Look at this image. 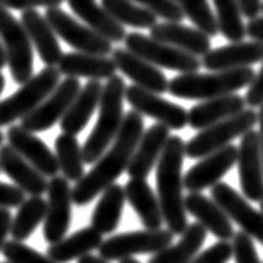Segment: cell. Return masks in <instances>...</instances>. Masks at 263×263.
Instances as JSON below:
<instances>
[{"label": "cell", "mask_w": 263, "mask_h": 263, "mask_svg": "<svg viewBox=\"0 0 263 263\" xmlns=\"http://www.w3.org/2000/svg\"><path fill=\"white\" fill-rule=\"evenodd\" d=\"M143 134V117L139 111L132 110L125 113L122 128L106 148L105 154L93 164V169L86 172L71 189V197L78 206L89 204L95 197L115 184L123 172H127L132 155Z\"/></svg>", "instance_id": "cell-1"}, {"label": "cell", "mask_w": 263, "mask_h": 263, "mask_svg": "<svg viewBox=\"0 0 263 263\" xmlns=\"http://www.w3.org/2000/svg\"><path fill=\"white\" fill-rule=\"evenodd\" d=\"M186 157V142L179 135L169 137L162 155L157 162L155 182H157V197L162 209L164 223L167 230L176 235H182L187 223V211L184 204V176L182 164Z\"/></svg>", "instance_id": "cell-2"}, {"label": "cell", "mask_w": 263, "mask_h": 263, "mask_svg": "<svg viewBox=\"0 0 263 263\" xmlns=\"http://www.w3.org/2000/svg\"><path fill=\"white\" fill-rule=\"evenodd\" d=\"M127 85L122 76H111L101 91L98 105V120L91 134L83 145V160L85 164H95L111 145L123 123V100Z\"/></svg>", "instance_id": "cell-3"}, {"label": "cell", "mask_w": 263, "mask_h": 263, "mask_svg": "<svg viewBox=\"0 0 263 263\" xmlns=\"http://www.w3.org/2000/svg\"><path fill=\"white\" fill-rule=\"evenodd\" d=\"M253 78L255 71L252 68L214 71V73L209 74L182 73L169 80L167 91L176 98L204 101L236 93L238 89L250 86Z\"/></svg>", "instance_id": "cell-4"}, {"label": "cell", "mask_w": 263, "mask_h": 263, "mask_svg": "<svg viewBox=\"0 0 263 263\" xmlns=\"http://www.w3.org/2000/svg\"><path fill=\"white\" fill-rule=\"evenodd\" d=\"M61 81V73L56 66H46L31 80L26 81L9 98L0 101V127H7L15 120H22L34 108L54 91Z\"/></svg>", "instance_id": "cell-5"}, {"label": "cell", "mask_w": 263, "mask_h": 263, "mask_svg": "<svg viewBox=\"0 0 263 263\" xmlns=\"http://www.w3.org/2000/svg\"><path fill=\"white\" fill-rule=\"evenodd\" d=\"M0 43L4 46L10 76L17 85H24L34 76V47L24 26L0 5Z\"/></svg>", "instance_id": "cell-6"}, {"label": "cell", "mask_w": 263, "mask_h": 263, "mask_svg": "<svg viewBox=\"0 0 263 263\" xmlns=\"http://www.w3.org/2000/svg\"><path fill=\"white\" fill-rule=\"evenodd\" d=\"M256 122H258V113L253 108H245L235 117L199 130V134H196L186 143V157L202 159L230 145L235 139L243 137L248 130H252Z\"/></svg>", "instance_id": "cell-7"}, {"label": "cell", "mask_w": 263, "mask_h": 263, "mask_svg": "<svg viewBox=\"0 0 263 263\" xmlns=\"http://www.w3.org/2000/svg\"><path fill=\"white\" fill-rule=\"evenodd\" d=\"M125 49L140 56L157 68H165L177 73H197L201 68V59L189 52H184L174 46H169L160 41L152 39L151 35H143L139 32L127 34L123 39Z\"/></svg>", "instance_id": "cell-8"}, {"label": "cell", "mask_w": 263, "mask_h": 263, "mask_svg": "<svg viewBox=\"0 0 263 263\" xmlns=\"http://www.w3.org/2000/svg\"><path fill=\"white\" fill-rule=\"evenodd\" d=\"M172 240H174V233L164 228L128 231L103 240L98 252L101 258L106 261H122L135 255H154L172 245Z\"/></svg>", "instance_id": "cell-9"}, {"label": "cell", "mask_w": 263, "mask_h": 263, "mask_svg": "<svg viewBox=\"0 0 263 263\" xmlns=\"http://www.w3.org/2000/svg\"><path fill=\"white\" fill-rule=\"evenodd\" d=\"M46 21L49 22L52 31L56 32L59 39H63L66 44L71 46L78 52L95 56H108L111 54L113 46L108 39L101 37L93 29H89L85 24L78 22L74 17H71L68 12L59 7L46 9Z\"/></svg>", "instance_id": "cell-10"}, {"label": "cell", "mask_w": 263, "mask_h": 263, "mask_svg": "<svg viewBox=\"0 0 263 263\" xmlns=\"http://www.w3.org/2000/svg\"><path fill=\"white\" fill-rule=\"evenodd\" d=\"M80 89L81 83L76 78H66V80L59 81L54 91L37 108H34L29 115L22 118L21 127L32 132V134H39V132L52 128L58 122H61V118L66 115L69 105L73 103Z\"/></svg>", "instance_id": "cell-11"}, {"label": "cell", "mask_w": 263, "mask_h": 263, "mask_svg": "<svg viewBox=\"0 0 263 263\" xmlns=\"http://www.w3.org/2000/svg\"><path fill=\"white\" fill-rule=\"evenodd\" d=\"M211 199L228 214V218L241 228L243 233L263 245V211L250 206L248 199L224 182L211 187Z\"/></svg>", "instance_id": "cell-12"}, {"label": "cell", "mask_w": 263, "mask_h": 263, "mask_svg": "<svg viewBox=\"0 0 263 263\" xmlns=\"http://www.w3.org/2000/svg\"><path fill=\"white\" fill-rule=\"evenodd\" d=\"M47 208L44 216V240L47 243H58L68 236V230L71 226V187L68 179L63 176L51 177L47 184Z\"/></svg>", "instance_id": "cell-13"}, {"label": "cell", "mask_w": 263, "mask_h": 263, "mask_svg": "<svg viewBox=\"0 0 263 263\" xmlns=\"http://www.w3.org/2000/svg\"><path fill=\"white\" fill-rule=\"evenodd\" d=\"M236 165L243 197L248 201L260 202L263 199V160L260 151V135L256 130H248L241 137Z\"/></svg>", "instance_id": "cell-14"}, {"label": "cell", "mask_w": 263, "mask_h": 263, "mask_svg": "<svg viewBox=\"0 0 263 263\" xmlns=\"http://www.w3.org/2000/svg\"><path fill=\"white\" fill-rule=\"evenodd\" d=\"M125 100L142 117H151L157 120V123L165 125L169 130H182L187 125L186 108L162 98L157 93H151L147 89L132 85L125 89Z\"/></svg>", "instance_id": "cell-15"}, {"label": "cell", "mask_w": 263, "mask_h": 263, "mask_svg": "<svg viewBox=\"0 0 263 263\" xmlns=\"http://www.w3.org/2000/svg\"><path fill=\"white\" fill-rule=\"evenodd\" d=\"M236 157L238 147L231 143L202 157L184 174V187L189 193H202L204 189L213 187L235 167Z\"/></svg>", "instance_id": "cell-16"}, {"label": "cell", "mask_w": 263, "mask_h": 263, "mask_svg": "<svg viewBox=\"0 0 263 263\" xmlns=\"http://www.w3.org/2000/svg\"><path fill=\"white\" fill-rule=\"evenodd\" d=\"M7 139L9 145L14 148L17 154H21L24 159L31 164L34 169H37L41 174L46 177H54L58 176L59 167L54 152L46 145L37 135L32 134L26 128H22L21 125H12L7 130Z\"/></svg>", "instance_id": "cell-17"}, {"label": "cell", "mask_w": 263, "mask_h": 263, "mask_svg": "<svg viewBox=\"0 0 263 263\" xmlns=\"http://www.w3.org/2000/svg\"><path fill=\"white\" fill-rule=\"evenodd\" d=\"M111 59L117 69H120L122 74L130 78L135 86L157 95L165 93L167 88H169V80L162 71L157 66L142 59L140 56L134 54V52L117 47V49L111 51Z\"/></svg>", "instance_id": "cell-18"}, {"label": "cell", "mask_w": 263, "mask_h": 263, "mask_svg": "<svg viewBox=\"0 0 263 263\" xmlns=\"http://www.w3.org/2000/svg\"><path fill=\"white\" fill-rule=\"evenodd\" d=\"M263 61V43L248 41V43H230L206 52L201 59V66L209 71H226L238 68H250Z\"/></svg>", "instance_id": "cell-19"}, {"label": "cell", "mask_w": 263, "mask_h": 263, "mask_svg": "<svg viewBox=\"0 0 263 263\" xmlns=\"http://www.w3.org/2000/svg\"><path fill=\"white\" fill-rule=\"evenodd\" d=\"M169 137V128L162 123H155L152 127H148L147 132H143L127 167V174L130 176V179L148 177L152 169L157 165Z\"/></svg>", "instance_id": "cell-20"}, {"label": "cell", "mask_w": 263, "mask_h": 263, "mask_svg": "<svg viewBox=\"0 0 263 263\" xmlns=\"http://www.w3.org/2000/svg\"><path fill=\"white\" fill-rule=\"evenodd\" d=\"M0 171L7 174L26 196H43L47 191L49 181L37 169L27 162L21 154H17L9 143L0 145Z\"/></svg>", "instance_id": "cell-21"}, {"label": "cell", "mask_w": 263, "mask_h": 263, "mask_svg": "<svg viewBox=\"0 0 263 263\" xmlns=\"http://www.w3.org/2000/svg\"><path fill=\"white\" fill-rule=\"evenodd\" d=\"M186 211L197 219L202 228L216 236L219 241H230L235 236L233 223L223 209H221L211 197H206L201 193H189L184 197Z\"/></svg>", "instance_id": "cell-22"}, {"label": "cell", "mask_w": 263, "mask_h": 263, "mask_svg": "<svg viewBox=\"0 0 263 263\" xmlns=\"http://www.w3.org/2000/svg\"><path fill=\"white\" fill-rule=\"evenodd\" d=\"M21 24L26 29L32 47L37 51L41 61L46 66H58L64 52L61 49L56 32L52 31V27L46 21V17L41 15V12H37L35 9L24 10Z\"/></svg>", "instance_id": "cell-23"}, {"label": "cell", "mask_w": 263, "mask_h": 263, "mask_svg": "<svg viewBox=\"0 0 263 263\" xmlns=\"http://www.w3.org/2000/svg\"><path fill=\"white\" fill-rule=\"evenodd\" d=\"M151 37L169 46H174L184 52H189L196 58L204 56L211 51V37L201 32L196 27L182 26L181 22H164L155 24L151 29Z\"/></svg>", "instance_id": "cell-24"}, {"label": "cell", "mask_w": 263, "mask_h": 263, "mask_svg": "<svg viewBox=\"0 0 263 263\" xmlns=\"http://www.w3.org/2000/svg\"><path fill=\"white\" fill-rule=\"evenodd\" d=\"M245 98L240 95H224V97L204 100L194 105L187 111V125L194 130L208 128L211 125L231 118L245 110Z\"/></svg>", "instance_id": "cell-25"}, {"label": "cell", "mask_w": 263, "mask_h": 263, "mask_svg": "<svg viewBox=\"0 0 263 263\" xmlns=\"http://www.w3.org/2000/svg\"><path fill=\"white\" fill-rule=\"evenodd\" d=\"M66 78H88V80H110L117 73V66L108 56H95L85 52H64L56 66Z\"/></svg>", "instance_id": "cell-26"}, {"label": "cell", "mask_w": 263, "mask_h": 263, "mask_svg": "<svg viewBox=\"0 0 263 263\" xmlns=\"http://www.w3.org/2000/svg\"><path fill=\"white\" fill-rule=\"evenodd\" d=\"M103 85L98 80H89L85 86L76 95L73 103L69 105L66 115L61 118V130L63 134L78 135L88 125L89 118L93 117L95 110L98 108Z\"/></svg>", "instance_id": "cell-27"}, {"label": "cell", "mask_w": 263, "mask_h": 263, "mask_svg": "<svg viewBox=\"0 0 263 263\" xmlns=\"http://www.w3.org/2000/svg\"><path fill=\"white\" fill-rule=\"evenodd\" d=\"M125 197H127L135 214L139 216L140 223L145 226V230L162 228L164 216L159 197L155 196L145 179H130L125 184Z\"/></svg>", "instance_id": "cell-28"}, {"label": "cell", "mask_w": 263, "mask_h": 263, "mask_svg": "<svg viewBox=\"0 0 263 263\" xmlns=\"http://www.w3.org/2000/svg\"><path fill=\"white\" fill-rule=\"evenodd\" d=\"M69 9L80 17L85 26L93 29L101 37L108 39L110 43H122L125 39V27L118 24L113 17L106 12L97 0H66Z\"/></svg>", "instance_id": "cell-29"}, {"label": "cell", "mask_w": 263, "mask_h": 263, "mask_svg": "<svg viewBox=\"0 0 263 263\" xmlns=\"http://www.w3.org/2000/svg\"><path fill=\"white\" fill-rule=\"evenodd\" d=\"M103 235L98 233L93 226L81 228L74 231L73 235L64 236L58 243H52L47 250V256L56 263H68L73 260H80L81 256L89 255L100 248L103 243Z\"/></svg>", "instance_id": "cell-30"}, {"label": "cell", "mask_w": 263, "mask_h": 263, "mask_svg": "<svg viewBox=\"0 0 263 263\" xmlns=\"http://www.w3.org/2000/svg\"><path fill=\"white\" fill-rule=\"evenodd\" d=\"M125 187L120 184H111L101 193L100 199L95 206V211L91 214V226L101 235H110L118 224H120L123 216V206H125Z\"/></svg>", "instance_id": "cell-31"}, {"label": "cell", "mask_w": 263, "mask_h": 263, "mask_svg": "<svg viewBox=\"0 0 263 263\" xmlns=\"http://www.w3.org/2000/svg\"><path fill=\"white\" fill-rule=\"evenodd\" d=\"M206 235L208 231L199 223H191L181 235V240L154 253L148 263H189L199 253L206 241Z\"/></svg>", "instance_id": "cell-32"}, {"label": "cell", "mask_w": 263, "mask_h": 263, "mask_svg": "<svg viewBox=\"0 0 263 263\" xmlns=\"http://www.w3.org/2000/svg\"><path fill=\"white\" fill-rule=\"evenodd\" d=\"M54 155L58 167L68 182H78L85 176V160H83V148L78 142L76 135L61 134L56 137Z\"/></svg>", "instance_id": "cell-33"}, {"label": "cell", "mask_w": 263, "mask_h": 263, "mask_svg": "<svg viewBox=\"0 0 263 263\" xmlns=\"http://www.w3.org/2000/svg\"><path fill=\"white\" fill-rule=\"evenodd\" d=\"M47 202L41 196H31L19 206L15 218L12 219L10 224V235L12 240L15 241H26L27 238L32 236L35 228L44 223Z\"/></svg>", "instance_id": "cell-34"}, {"label": "cell", "mask_w": 263, "mask_h": 263, "mask_svg": "<svg viewBox=\"0 0 263 263\" xmlns=\"http://www.w3.org/2000/svg\"><path fill=\"white\" fill-rule=\"evenodd\" d=\"M101 7L123 27L152 29L157 24V17L151 10L137 5L132 0H101Z\"/></svg>", "instance_id": "cell-35"}, {"label": "cell", "mask_w": 263, "mask_h": 263, "mask_svg": "<svg viewBox=\"0 0 263 263\" xmlns=\"http://www.w3.org/2000/svg\"><path fill=\"white\" fill-rule=\"evenodd\" d=\"M216 9V21L219 32L230 43H240L247 35V26L243 24V15L236 0H213Z\"/></svg>", "instance_id": "cell-36"}, {"label": "cell", "mask_w": 263, "mask_h": 263, "mask_svg": "<svg viewBox=\"0 0 263 263\" xmlns=\"http://www.w3.org/2000/svg\"><path fill=\"white\" fill-rule=\"evenodd\" d=\"M174 2L184 17H189L196 29L204 32L208 37H214L219 32L216 14L213 12L208 0H174Z\"/></svg>", "instance_id": "cell-37"}, {"label": "cell", "mask_w": 263, "mask_h": 263, "mask_svg": "<svg viewBox=\"0 0 263 263\" xmlns=\"http://www.w3.org/2000/svg\"><path fill=\"white\" fill-rule=\"evenodd\" d=\"M2 253L9 263H56L47 255L39 253L37 250L27 247L24 241H15V240L5 243Z\"/></svg>", "instance_id": "cell-38"}, {"label": "cell", "mask_w": 263, "mask_h": 263, "mask_svg": "<svg viewBox=\"0 0 263 263\" xmlns=\"http://www.w3.org/2000/svg\"><path fill=\"white\" fill-rule=\"evenodd\" d=\"M152 12L155 17H162L165 22H181L184 14L177 7L174 0H132Z\"/></svg>", "instance_id": "cell-39"}, {"label": "cell", "mask_w": 263, "mask_h": 263, "mask_svg": "<svg viewBox=\"0 0 263 263\" xmlns=\"http://www.w3.org/2000/svg\"><path fill=\"white\" fill-rule=\"evenodd\" d=\"M231 248L235 263H261L255 250V243L247 233H235V236L231 238Z\"/></svg>", "instance_id": "cell-40"}, {"label": "cell", "mask_w": 263, "mask_h": 263, "mask_svg": "<svg viewBox=\"0 0 263 263\" xmlns=\"http://www.w3.org/2000/svg\"><path fill=\"white\" fill-rule=\"evenodd\" d=\"M233 256V248L230 241H218L211 245L202 253H197L189 263H228Z\"/></svg>", "instance_id": "cell-41"}, {"label": "cell", "mask_w": 263, "mask_h": 263, "mask_svg": "<svg viewBox=\"0 0 263 263\" xmlns=\"http://www.w3.org/2000/svg\"><path fill=\"white\" fill-rule=\"evenodd\" d=\"M24 201H26V193L22 189L17 187L15 184H7L0 181V208H19Z\"/></svg>", "instance_id": "cell-42"}, {"label": "cell", "mask_w": 263, "mask_h": 263, "mask_svg": "<svg viewBox=\"0 0 263 263\" xmlns=\"http://www.w3.org/2000/svg\"><path fill=\"white\" fill-rule=\"evenodd\" d=\"M64 0H0V5L9 10H32L37 7H59Z\"/></svg>", "instance_id": "cell-43"}, {"label": "cell", "mask_w": 263, "mask_h": 263, "mask_svg": "<svg viewBox=\"0 0 263 263\" xmlns=\"http://www.w3.org/2000/svg\"><path fill=\"white\" fill-rule=\"evenodd\" d=\"M245 103H247L250 108H256V106L263 105V64L258 73L255 74L253 81L250 83L247 97H245Z\"/></svg>", "instance_id": "cell-44"}, {"label": "cell", "mask_w": 263, "mask_h": 263, "mask_svg": "<svg viewBox=\"0 0 263 263\" xmlns=\"http://www.w3.org/2000/svg\"><path fill=\"white\" fill-rule=\"evenodd\" d=\"M10 224H12V214L9 209L0 208V253L7 243V236L10 235Z\"/></svg>", "instance_id": "cell-45"}, {"label": "cell", "mask_w": 263, "mask_h": 263, "mask_svg": "<svg viewBox=\"0 0 263 263\" xmlns=\"http://www.w3.org/2000/svg\"><path fill=\"white\" fill-rule=\"evenodd\" d=\"M236 4L240 7L241 15L247 19H255L261 12V0H236Z\"/></svg>", "instance_id": "cell-46"}, {"label": "cell", "mask_w": 263, "mask_h": 263, "mask_svg": "<svg viewBox=\"0 0 263 263\" xmlns=\"http://www.w3.org/2000/svg\"><path fill=\"white\" fill-rule=\"evenodd\" d=\"M247 35L250 39L263 43V17L250 19V22L247 24Z\"/></svg>", "instance_id": "cell-47"}, {"label": "cell", "mask_w": 263, "mask_h": 263, "mask_svg": "<svg viewBox=\"0 0 263 263\" xmlns=\"http://www.w3.org/2000/svg\"><path fill=\"white\" fill-rule=\"evenodd\" d=\"M78 263H108L106 260H103L101 256H95V255H85V256H81L80 260H78Z\"/></svg>", "instance_id": "cell-48"}, {"label": "cell", "mask_w": 263, "mask_h": 263, "mask_svg": "<svg viewBox=\"0 0 263 263\" xmlns=\"http://www.w3.org/2000/svg\"><path fill=\"white\" fill-rule=\"evenodd\" d=\"M258 125H260V130H258V135H260V151H261V160H263V105L260 106V110H258Z\"/></svg>", "instance_id": "cell-49"}, {"label": "cell", "mask_w": 263, "mask_h": 263, "mask_svg": "<svg viewBox=\"0 0 263 263\" xmlns=\"http://www.w3.org/2000/svg\"><path fill=\"white\" fill-rule=\"evenodd\" d=\"M5 66H7V56H5L4 46H2V43H0V71H2Z\"/></svg>", "instance_id": "cell-50"}, {"label": "cell", "mask_w": 263, "mask_h": 263, "mask_svg": "<svg viewBox=\"0 0 263 263\" xmlns=\"http://www.w3.org/2000/svg\"><path fill=\"white\" fill-rule=\"evenodd\" d=\"M4 89H5V76L2 74V71H0V95L4 93Z\"/></svg>", "instance_id": "cell-51"}, {"label": "cell", "mask_w": 263, "mask_h": 263, "mask_svg": "<svg viewBox=\"0 0 263 263\" xmlns=\"http://www.w3.org/2000/svg\"><path fill=\"white\" fill-rule=\"evenodd\" d=\"M120 263H142V261L135 260V258H125V260H122Z\"/></svg>", "instance_id": "cell-52"}, {"label": "cell", "mask_w": 263, "mask_h": 263, "mask_svg": "<svg viewBox=\"0 0 263 263\" xmlns=\"http://www.w3.org/2000/svg\"><path fill=\"white\" fill-rule=\"evenodd\" d=\"M4 140H5V135L2 134V130H0V145L4 143Z\"/></svg>", "instance_id": "cell-53"}, {"label": "cell", "mask_w": 263, "mask_h": 263, "mask_svg": "<svg viewBox=\"0 0 263 263\" xmlns=\"http://www.w3.org/2000/svg\"><path fill=\"white\" fill-rule=\"evenodd\" d=\"M260 209H261V211H263V199L260 201Z\"/></svg>", "instance_id": "cell-54"}, {"label": "cell", "mask_w": 263, "mask_h": 263, "mask_svg": "<svg viewBox=\"0 0 263 263\" xmlns=\"http://www.w3.org/2000/svg\"><path fill=\"white\" fill-rule=\"evenodd\" d=\"M261 12H263V0H261Z\"/></svg>", "instance_id": "cell-55"}, {"label": "cell", "mask_w": 263, "mask_h": 263, "mask_svg": "<svg viewBox=\"0 0 263 263\" xmlns=\"http://www.w3.org/2000/svg\"><path fill=\"white\" fill-rule=\"evenodd\" d=\"M4 263H9V261H4Z\"/></svg>", "instance_id": "cell-56"}, {"label": "cell", "mask_w": 263, "mask_h": 263, "mask_svg": "<svg viewBox=\"0 0 263 263\" xmlns=\"http://www.w3.org/2000/svg\"><path fill=\"white\" fill-rule=\"evenodd\" d=\"M0 172H2V171H0Z\"/></svg>", "instance_id": "cell-57"}]
</instances>
